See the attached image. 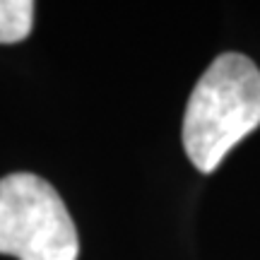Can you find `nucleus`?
Returning a JSON list of instances; mask_svg holds the SVG:
<instances>
[{"instance_id": "nucleus-1", "label": "nucleus", "mask_w": 260, "mask_h": 260, "mask_svg": "<svg viewBox=\"0 0 260 260\" xmlns=\"http://www.w3.org/2000/svg\"><path fill=\"white\" fill-rule=\"evenodd\" d=\"M260 125V70L241 53L212 60L190 92L183 116V149L198 171L212 174Z\"/></svg>"}, {"instance_id": "nucleus-2", "label": "nucleus", "mask_w": 260, "mask_h": 260, "mask_svg": "<svg viewBox=\"0 0 260 260\" xmlns=\"http://www.w3.org/2000/svg\"><path fill=\"white\" fill-rule=\"evenodd\" d=\"M0 253L17 260H77L80 239L63 198L37 174L0 178Z\"/></svg>"}, {"instance_id": "nucleus-3", "label": "nucleus", "mask_w": 260, "mask_h": 260, "mask_svg": "<svg viewBox=\"0 0 260 260\" xmlns=\"http://www.w3.org/2000/svg\"><path fill=\"white\" fill-rule=\"evenodd\" d=\"M34 3L31 0H0V44H19L31 34Z\"/></svg>"}]
</instances>
